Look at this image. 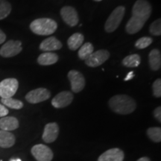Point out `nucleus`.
I'll return each instance as SVG.
<instances>
[{"mask_svg":"<svg viewBox=\"0 0 161 161\" xmlns=\"http://www.w3.org/2000/svg\"><path fill=\"white\" fill-rule=\"evenodd\" d=\"M15 136L10 131L0 130V147L3 148H11L15 144Z\"/></svg>","mask_w":161,"mask_h":161,"instance_id":"18","label":"nucleus"},{"mask_svg":"<svg viewBox=\"0 0 161 161\" xmlns=\"http://www.w3.org/2000/svg\"><path fill=\"white\" fill-rule=\"evenodd\" d=\"M141 63V58L137 54H134L126 56L125 58L122 60V64L126 67L134 68L137 67Z\"/></svg>","mask_w":161,"mask_h":161,"instance_id":"22","label":"nucleus"},{"mask_svg":"<svg viewBox=\"0 0 161 161\" xmlns=\"http://www.w3.org/2000/svg\"><path fill=\"white\" fill-rule=\"evenodd\" d=\"M154 114V116L155 117L157 120L159 122H161V108L160 107H158V108H155V110L153 112Z\"/></svg>","mask_w":161,"mask_h":161,"instance_id":"30","label":"nucleus"},{"mask_svg":"<svg viewBox=\"0 0 161 161\" xmlns=\"http://www.w3.org/2000/svg\"><path fill=\"white\" fill-rule=\"evenodd\" d=\"M19 121L14 116H4L0 119V129L10 131L19 128Z\"/></svg>","mask_w":161,"mask_h":161,"instance_id":"16","label":"nucleus"},{"mask_svg":"<svg viewBox=\"0 0 161 161\" xmlns=\"http://www.w3.org/2000/svg\"><path fill=\"white\" fill-rule=\"evenodd\" d=\"M62 48V43L59 40L55 37L46 38L40 45V49L42 51L51 52L52 51L59 50Z\"/></svg>","mask_w":161,"mask_h":161,"instance_id":"15","label":"nucleus"},{"mask_svg":"<svg viewBox=\"0 0 161 161\" xmlns=\"http://www.w3.org/2000/svg\"><path fill=\"white\" fill-rule=\"evenodd\" d=\"M110 108L118 114L127 115L131 114L136 108L134 98L127 95H116L113 96L108 102Z\"/></svg>","mask_w":161,"mask_h":161,"instance_id":"1","label":"nucleus"},{"mask_svg":"<svg viewBox=\"0 0 161 161\" xmlns=\"http://www.w3.org/2000/svg\"><path fill=\"white\" fill-rule=\"evenodd\" d=\"M150 33L154 36L161 35V19H158L151 24L149 28Z\"/></svg>","mask_w":161,"mask_h":161,"instance_id":"28","label":"nucleus"},{"mask_svg":"<svg viewBox=\"0 0 161 161\" xmlns=\"http://www.w3.org/2000/svg\"><path fill=\"white\" fill-rule=\"evenodd\" d=\"M23 50L19 40H8L0 49V55L3 58H12L17 55Z\"/></svg>","mask_w":161,"mask_h":161,"instance_id":"6","label":"nucleus"},{"mask_svg":"<svg viewBox=\"0 0 161 161\" xmlns=\"http://www.w3.org/2000/svg\"><path fill=\"white\" fill-rule=\"evenodd\" d=\"M124 152L118 148H110L101 154L98 161H123Z\"/></svg>","mask_w":161,"mask_h":161,"instance_id":"14","label":"nucleus"},{"mask_svg":"<svg viewBox=\"0 0 161 161\" xmlns=\"http://www.w3.org/2000/svg\"><path fill=\"white\" fill-rule=\"evenodd\" d=\"M19 87V82L16 78H6L0 82V97L12 98Z\"/></svg>","mask_w":161,"mask_h":161,"instance_id":"5","label":"nucleus"},{"mask_svg":"<svg viewBox=\"0 0 161 161\" xmlns=\"http://www.w3.org/2000/svg\"><path fill=\"white\" fill-rule=\"evenodd\" d=\"M134 77V72L131 71L130 72H128V75H127V76L125 77V80H131Z\"/></svg>","mask_w":161,"mask_h":161,"instance_id":"33","label":"nucleus"},{"mask_svg":"<svg viewBox=\"0 0 161 161\" xmlns=\"http://www.w3.org/2000/svg\"><path fill=\"white\" fill-rule=\"evenodd\" d=\"M51 97V92L46 88L40 87L31 90L25 96V99L31 104H37L44 102Z\"/></svg>","mask_w":161,"mask_h":161,"instance_id":"8","label":"nucleus"},{"mask_svg":"<svg viewBox=\"0 0 161 161\" xmlns=\"http://www.w3.org/2000/svg\"><path fill=\"white\" fill-rule=\"evenodd\" d=\"M60 16L66 24L70 27H74L79 22L78 12L72 6H64L60 10Z\"/></svg>","mask_w":161,"mask_h":161,"instance_id":"11","label":"nucleus"},{"mask_svg":"<svg viewBox=\"0 0 161 161\" xmlns=\"http://www.w3.org/2000/svg\"><path fill=\"white\" fill-rule=\"evenodd\" d=\"M94 47L92 43H86L80 47L78 51V57L81 60H86L93 52Z\"/></svg>","mask_w":161,"mask_h":161,"instance_id":"23","label":"nucleus"},{"mask_svg":"<svg viewBox=\"0 0 161 161\" xmlns=\"http://www.w3.org/2000/svg\"><path fill=\"white\" fill-rule=\"evenodd\" d=\"M147 135L151 140L155 142L161 141V128L159 127H153L147 130Z\"/></svg>","mask_w":161,"mask_h":161,"instance_id":"25","label":"nucleus"},{"mask_svg":"<svg viewBox=\"0 0 161 161\" xmlns=\"http://www.w3.org/2000/svg\"><path fill=\"white\" fill-rule=\"evenodd\" d=\"M84 40V37L82 34L80 33H75L70 36L67 40L68 47L72 51H75L79 49L80 46L83 44Z\"/></svg>","mask_w":161,"mask_h":161,"instance_id":"21","label":"nucleus"},{"mask_svg":"<svg viewBox=\"0 0 161 161\" xmlns=\"http://www.w3.org/2000/svg\"><path fill=\"white\" fill-rule=\"evenodd\" d=\"M57 29V23L49 18H39L30 24L31 31L37 35H50L55 33Z\"/></svg>","mask_w":161,"mask_h":161,"instance_id":"2","label":"nucleus"},{"mask_svg":"<svg viewBox=\"0 0 161 161\" xmlns=\"http://www.w3.org/2000/svg\"><path fill=\"white\" fill-rule=\"evenodd\" d=\"M68 78L71 84L72 92L78 93L83 90L85 86V78H84L83 74H81L77 70H70L68 73Z\"/></svg>","mask_w":161,"mask_h":161,"instance_id":"9","label":"nucleus"},{"mask_svg":"<svg viewBox=\"0 0 161 161\" xmlns=\"http://www.w3.org/2000/svg\"><path fill=\"white\" fill-rule=\"evenodd\" d=\"M125 13V8L123 6H119L114 9L104 24L105 31L108 33H111L116 31L123 19Z\"/></svg>","mask_w":161,"mask_h":161,"instance_id":"3","label":"nucleus"},{"mask_svg":"<svg viewBox=\"0 0 161 161\" xmlns=\"http://www.w3.org/2000/svg\"><path fill=\"white\" fill-rule=\"evenodd\" d=\"M109 58L110 52L108 50H98L92 52L91 55L85 60V64L90 67H97L103 64Z\"/></svg>","mask_w":161,"mask_h":161,"instance_id":"10","label":"nucleus"},{"mask_svg":"<svg viewBox=\"0 0 161 161\" xmlns=\"http://www.w3.org/2000/svg\"><path fill=\"white\" fill-rule=\"evenodd\" d=\"M59 134V127L56 122H51L46 125L42 136L43 141L47 143H52L57 140Z\"/></svg>","mask_w":161,"mask_h":161,"instance_id":"13","label":"nucleus"},{"mask_svg":"<svg viewBox=\"0 0 161 161\" xmlns=\"http://www.w3.org/2000/svg\"><path fill=\"white\" fill-rule=\"evenodd\" d=\"M31 154L37 161H52L53 152L51 148L43 144H37L31 148Z\"/></svg>","mask_w":161,"mask_h":161,"instance_id":"7","label":"nucleus"},{"mask_svg":"<svg viewBox=\"0 0 161 161\" xmlns=\"http://www.w3.org/2000/svg\"><path fill=\"white\" fill-rule=\"evenodd\" d=\"M153 40L152 37H143L138 39L135 43L136 48L139 49H146V47L149 46L152 43Z\"/></svg>","mask_w":161,"mask_h":161,"instance_id":"27","label":"nucleus"},{"mask_svg":"<svg viewBox=\"0 0 161 161\" xmlns=\"http://www.w3.org/2000/svg\"><path fill=\"white\" fill-rule=\"evenodd\" d=\"M6 40V35L4 32L0 29V44H3Z\"/></svg>","mask_w":161,"mask_h":161,"instance_id":"32","label":"nucleus"},{"mask_svg":"<svg viewBox=\"0 0 161 161\" xmlns=\"http://www.w3.org/2000/svg\"><path fill=\"white\" fill-rule=\"evenodd\" d=\"M58 60V55L54 52H44L37 58V62L41 66H50L56 64Z\"/></svg>","mask_w":161,"mask_h":161,"instance_id":"19","label":"nucleus"},{"mask_svg":"<svg viewBox=\"0 0 161 161\" xmlns=\"http://www.w3.org/2000/svg\"><path fill=\"white\" fill-rule=\"evenodd\" d=\"M11 12V5L8 2H0V20L5 19Z\"/></svg>","mask_w":161,"mask_h":161,"instance_id":"26","label":"nucleus"},{"mask_svg":"<svg viewBox=\"0 0 161 161\" xmlns=\"http://www.w3.org/2000/svg\"><path fill=\"white\" fill-rule=\"evenodd\" d=\"M136 161H151V160L148 158H147V157H143V158L138 159Z\"/></svg>","mask_w":161,"mask_h":161,"instance_id":"34","label":"nucleus"},{"mask_svg":"<svg viewBox=\"0 0 161 161\" xmlns=\"http://www.w3.org/2000/svg\"><path fill=\"white\" fill-rule=\"evenodd\" d=\"M153 95L156 98H160L161 96V79L158 78L152 84Z\"/></svg>","mask_w":161,"mask_h":161,"instance_id":"29","label":"nucleus"},{"mask_svg":"<svg viewBox=\"0 0 161 161\" xmlns=\"http://www.w3.org/2000/svg\"><path fill=\"white\" fill-rule=\"evenodd\" d=\"M148 61L151 69L157 71L160 69L161 66V54L158 49H153L148 55Z\"/></svg>","mask_w":161,"mask_h":161,"instance_id":"20","label":"nucleus"},{"mask_svg":"<svg viewBox=\"0 0 161 161\" xmlns=\"http://www.w3.org/2000/svg\"><path fill=\"white\" fill-rule=\"evenodd\" d=\"M152 5L147 0H137L132 8V17L146 22L152 14Z\"/></svg>","mask_w":161,"mask_h":161,"instance_id":"4","label":"nucleus"},{"mask_svg":"<svg viewBox=\"0 0 161 161\" xmlns=\"http://www.w3.org/2000/svg\"><path fill=\"white\" fill-rule=\"evenodd\" d=\"M8 110L6 108L5 105L0 104V117H4V116H6L8 114Z\"/></svg>","mask_w":161,"mask_h":161,"instance_id":"31","label":"nucleus"},{"mask_svg":"<svg viewBox=\"0 0 161 161\" xmlns=\"http://www.w3.org/2000/svg\"><path fill=\"white\" fill-rule=\"evenodd\" d=\"M3 1H7V0H0V2H3Z\"/></svg>","mask_w":161,"mask_h":161,"instance_id":"37","label":"nucleus"},{"mask_svg":"<svg viewBox=\"0 0 161 161\" xmlns=\"http://www.w3.org/2000/svg\"><path fill=\"white\" fill-rule=\"evenodd\" d=\"M94 1H96V2H100V1H102V0H94Z\"/></svg>","mask_w":161,"mask_h":161,"instance_id":"36","label":"nucleus"},{"mask_svg":"<svg viewBox=\"0 0 161 161\" xmlns=\"http://www.w3.org/2000/svg\"><path fill=\"white\" fill-rule=\"evenodd\" d=\"M1 102L3 105L8 107V108H11V109L19 110L23 108V103L21 102V101L15 99V98H2Z\"/></svg>","mask_w":161,"mask_h":161,"instance_id":"24","label":"nucleus"},{"mask_svg":"<svg viewBox=\"0 0 161 161\" xmlns=\"http://www.w3.org/2000/svg\"><path fill=\"white\" fill-rule=\"evenodd\" d=\"M11 161H22L20 159H17V160H15V159H12V160H11Z\"/></svg>","mask_w":161,"mask_h":161,"instance_id":"35","label":"nucleus"},{"mask_svg":"<svg viewBox=\"0 0 161 161\" xmlns=\"http://www.w3.org/2000/svg\"><path fill=\"white\" fill-rule=\"evenodd\" d=\"M145 23H146L145 22L141 21L140 19L131 16V17L130 18V19L128 20V22L126 24V32L128 34H130V35L136 34L143 28Z\"/></svg>","mask_w":161,"mask_h":161,"instance_id":"17","label":"nucleus"},{"mask_svg":"<svg viewBox=\"0 0 161 161\" xmlns=\"http://www.w3.org/2000/svg\"><path fill=\"white\" fill-rule=\"evenodd\" d=\"M73 101V94L69 91H63L57 94L52 100V104L55 108H63L69 106Z\"/></svg>","mask_w":161,"mask_h":161,"instance_id":"12","label":"nucleus"}]
</instances>
